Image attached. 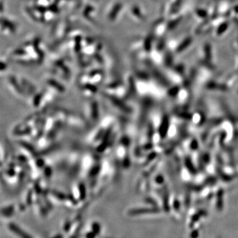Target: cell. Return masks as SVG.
I'll return each instance as SVG.
<instances>
[{"mask_svg": "<svg viewBox=\"0 0 238 238\" xmlns=\"http://www.w3.org/2000/svg\"><path fill=\"white\" fill-rule=\"evenodd\" d=\"M10 229H11L13 232H15V233H17V235L21 236L23 238H31L29 236L26 235L24 232H23L22 230H21L20 229L18 228V227L15 226H10Z\"/></svg>", "mask_w": 238, "mask_h": 238, "instance_id": "cell-1", "label": "cell"}]
</instances>
